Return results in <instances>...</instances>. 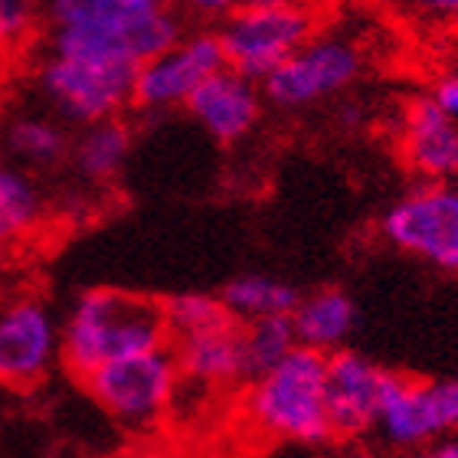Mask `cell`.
<instances>
[{
	"mask_svg": "<svg viewBox=\"0 0 458 458\" xmlns=\"http://www.w3.org/2000/svg\"><path fill=\"white\" fill-rule=\"evenodd\" d=\"M181 380V363L174 344H161L154 351L114 357L89 373L86 390L102 410L128 429H148L171 406Z\"/></svg>",
	"mask_w": 458,
	"mask_h": 458,
	"instance_id": "7",
	"label": "cell"
},
{
	"mask_svg": "<svg viewBox=\"0 0 458 458\" xmlns=\"http://www.w3.org/2000/svg\"><path fill=\"white\" fill-rule=\"evenodd\" d=\"M249 4H292V0H249Z\"/></svg>",
	"mask_w": 458,
	"mask_h": 458,
	"instance_id": "30",
	"label": "cell"
},
{
	"mask_svg": "<svg viewBox=\"0 0 458 458\" xmlns=\"http://www.w3.org/2000/svg\"><path fill=\"white\" fill-rule=\"evenodd\" d=\"M174 353L181 363V377L197 383H239L246 380V357H242V325L233 321L226 327H213L203 335H187L174 341Z\"/></svg>",
	"mask_w": 458,
	"mask_h": 458,
	"instance_id": "16",
	"label": "cell"
},
{
	"mask_svg": "<svg viewBox=\"0 0 458 458\" xmlns=\"http://www.w3.org/2000/svg\"><path fill=\"white\" fill-rule=\"evenodd\" d=\"M292 325H295L298 344L331 353L351 337L357 325V308H353V298L341 288H318L311 295L298 298Z\"/></svg>",
	"mask_w": 458,
	"mask_h": 458,
	"instance_id": "18",
	"label": "cell"
},
{
	"mask_svg": "<svg viewBox=\"0 0 458 458\" xmlns=\"http://www.w3.org/2000/svg\"><path fill=\"white\" fill-rule=\"evenodd\" d=\"M282 458H308V455H282Z\"/></svg>",
	"mask_w": 458,
	"mask_h": 458,
	"instance_id": "33",
	"label": "cell"
},
{
	"mask_svg": "<svg viewBox=\"0 0 458 458\" xmlns=\"http://www.w3.org/2000/svg\"><path fill=\"white\" fill-rule=\"evenodd\" d=\"M131 144H134V131L122 114L82 124L76 131V138H72V144H69V167L76 171L79 181L108 183L128 164Z\"/></svg>",
	"mask_w": 458,
	"mask_h": 458,
	"instance_id": "17",
	"label": "cell"
},
{
	"mask_svg": "<svg viewBox=\"0 0 458 458\" xmlns=\"http://www.w3.org/2000/svg\"><path fill=\"white\" fill-rule=\"evenodd\" d=\"M134 72V63L112 53L43 43L33 63V92L69 128H82L131 108Z\"/></svg>",
	"mask_w": 458,
	"mask_h": 458,
	"instance_id": "4",
	"label": "cell"
},
{
	"mask_svg": "<svg viewBox=\"0 0 458 458\" xmlns=\"http://www.w3.org/2000/svg\"><path fill=\"white\" fill-rule=\"evenodd\" d=\"M0 144L10 164H17L30 174H43L69 161V124L49 112V108H27V112L10 114Z\"/></svg>",
	"mask_w": 458,
	"mask_h": 458,
	"instance_id": "15",
	"label": "cell"
},
{
	"mask_svg": "<svg viewBox=\"0 0 458 458\" xmlns=\"http://www.w3.org/2000/svg\"><path fill=\"white\" fill-rule=\"evenodd\" d=\"M63 347V325L43 298L17 295L0 301V383L33 390L49 377Z\"/></svg>",
	"mask_w": 458,
	"mask_h": 458,
	"instance_id": "11",
	"label": "cell"
},
{
	"mask_svg": "<svg viewBox=\"0 0 458 458\" xmlns=\"http://www.w3.org/2000/svg\"><path fill=\"white\" fill-rule=\"evenodd\" d=\"M47 216V200L37 177L17 164H0V266L13 249L33 236Z\"/></svg>",
	"mask_w": 458,
	"mask_h": 458,
	"instance_id": "19",
	"label": "cell"
},
{
	"mask_svg": "<svg viewBox=\"0 0 458 458\" xmlns=\"http://www.w3.org/2000/svg\"><path fill=\"white\" fill-rule=\"evenodd\" d=\"M335 458H390V455H386V452H380V449H373V445H360V442L351 439Z\"/></svg>",
	"mask_w": 458,
	"mask_h": 458,
	"instance_id": "28",
	"label": "cell"
},
{
	"mask_svg": "<svg viewBox=\"0 0 458 458\" xmlns=\"http://www.w3.org/2000/svg\"><path fill=\"white\" fill-rule=\"evenodd\" d=\"M403 167L416 181H458V122L426 96H416L400 112Z\"/></svg>",
	"mask_w": 458,
	"mask_h": 458,
	"instance_id": "14",
	"label": "cell"
},
{
	"mask_svg": "<svg viewBox=\"0 0 458 458\" xmlns=\"http://www.w3.org/2000/svg\"><path fill=\"white\" fill-rule=\"evenodd\" d=\"M321 17L311 0L292 4H249L242 0L216 23L226 66L242 76L262 79L285 63L301 43L315 37Z\"/></svg>",
	"mask_w": 458,
	"mask_h": 458,
	"instance_id": "6",
	"label": "cell"
},
{
	"mask_svg": "<svg viewBox=\"0 0 458 458\" xmlns=\"http://www.w3.org/2000/svg\"><path fill=\"white\" fill-rule=\"evenodd\" d=\"M161 308L174 341L187 335H203V331H213V327H226L236 321L229 315V308L223 305L220 295H203V292L174 295L167 301H161Z\"/></svg>",
	"mask_w": 458,
	"mask_h": 458,
	"instance_id": "22",
	"label": "cell"
},
{
	"mask_svg": "<svg viewBox=\"0 0 458 458\" xmlns=\"http://www.w3.org/2000/svg\"><path fill=\"white\" fill-rule=\"evenodd\" d=\"M377 432L390 449H422L458 432V377L410 380L393 373L383 393Z\"/></svg>",
	"mask_w": 458,
	"mask_h": 458,
	"instance_id": "10",
	"label": "cell"
},
{
	"mask_svg": "<svg viewBox=\"0 0 458 458\" xmlns=\"http://www.w3.org/2000/svg\"><path fill=\"white\" fill-rule=\"evenodd\" d=\"M380 233L406 256L458 272V181H420L386 207Z\"/></svg>",
	"mask_w": 458,
	"mask_h": 458,
	"instance_id": "8",
	"label": "cell"
},
{
	"mask_svg": "<svg viewBox=\"0 0 458 458\" xmlns=\"http://www.w3.org/2000/svg\"><path fill=\"white\" fill-rule=\"evenodd\" d=\"M262 82L223 66L187 102V114L220 144H239L256 131L266 114Z\"/></svg>",
	"mask_w": 458,
	"mask_h": 458,
	"instance_id": "13",
	"label": "cell"
},
{
	"mask_svg": "<svg viewBox=\"0 0 458 458\" xmlns=\"http://www.w3.org/2000/svg\"><path fill=\"white\" fill-rule=\"evenodd\" d=\"M416 23L429 27H458V0H393Z\"/></svg>",
	"mask_w": 458,
	"mask_h": 458,
	"instance_id": "24",
	"label": "cell"
},
{
	"mask_svg": "<svg viewBox=\"0 0 458 458\" xmlns=\"http://www.w3.org/2000/svg\"><path fill=\"white\" fill-rule=\"evenodd\" d=\"M161 344H171L161 301L118 288H92L69 308L59 357L69 373L86 380L96 367L114 357L154 351Z\"/></svg>",
	"mask_w": 458,
	"mask_h": 458,
	"instance_id": "2",
	"label": "cell"
},
{
	"mask_svg": "<svg viewBox=\"0 0 458 458\" xmlns=\"http://www.w3.org/2000/svg\"><path fill=\"white\" fill-rule=\"evenodd\" d=\"M292 347H298L292 315L256 318L242 325V357H246V383L272 370Z\"/></svg>",
	"mask_w": 458,
	"mask_h": 458,
	"instance_id": "21",
	"label": "cell"
},
{
	"mask_svg": "<svg viewBox=\"0 0 458 458\" xmlns=\"http://www.w3.org/2000/svg\"><path fill=\"white\" fill-rule=\"evenodd\" d=\"M239 4H242V0H181V10H183V17H193V20H200V23L216 27V23H220L223 17H229Z\"/></svg>",
	"mask_w": 458,
	"mask_h": 458,
	"instance_id": "25",
	"label": "cell"
},
{
	"mask_svg": "<svg viewBox=\"0 0 458 458\" xmlns=\"http://www.w3.org/2000/svg\"><path fill=\"white\" fill-rule=\"evenodd\" d=\"M367 49L344 30H321L262 79L266 102L278 112L325 106L360 82Z\"/></svg>",
	"mask_w": 458,
	"mask_h": 458,
	"instance_id": "5",
	"label": "cell"
},
{
	"mask_svg": "<svg viewBox=\"0 0 458 458\" xmlns=\"http://www.w3.org/2000/svg\"><path fill=\"white\" fill-rule=\"evenodd\" d=\"M429 98L458 122V72H442L429 89Z\"/></svg>",
	"mask_w": 458,
	"mask_h": 458,
	"instance_id": "26",
	"label": "cell"
},
{
	"mask_svg": "<svg viewBox=\"0 0 458 458\" xmlns=\"http://www.w3.org/2000/svg\"><path fill=\"white\" fill-rule=\"evenodd\" d=\"M412 458H458V432L442 436V439L429 442V445H422V449H416Z\"/></svg>",
	"mask_w": 458,
	"mask_h": 458,
	"instance_id": "27",
	"label": "cell"
},
{
	"mask_svg": "<svg viewBox=\"0 0 458 458\" xmlns=\"http://www.w3.org/2000/svg\"><path fill=\"white\" fill-rule=\"evenodd\" d=\"M161 4H174V7H177V4H181V0H161Z\"/></svg>",
	"mask_w": 458,
	"mask_h": 458,
	"instance_id": "31",
	"label": "cell"
},
{
	"mask_svg": "<svg viewBox=\"0 0 458 458\" xmlns=\"http://www.w3.org/2000/svg\"><path fill=\"white\" fill-rule=\"evenodd\" d=\"M390 377V370H383L380 363L367 360L357 351L337 347L327 353V412L335 439L351 442L377 429Z\"/></svg>",
	"mask_w": 458,
	"mask_h": 458,
	"instance_id": "12",
	"label": "cell"
},
{
	"mask_svg": "<svg viewBox=\"0 0 458 458\" xmlns=\"http://www.w3.org/2000/svg\"><path fill=\"white\" fill-rule=\"evenodd\" d=\"M223 66H226V56H223L216 27L200 23L193 30H183L171 47L138 66L131 108H138L141 114H167L187 108L193 92Z\"/></svg>",
	"mask_w": 458,
	"mask_h": 458,
	"instance_id": "9",
	"label": "cell"
},
{
	"mask_svg": "<svg viewBox=\"0 0 458 458\" xmlns=\"http://www.w3.org/2000/svg\"><path fill=\"white\" fill-rule=\"evenodd\" d=\"M0 164H4V144H0Z\"/></svg>",
	"mask_w": 458,
	"mask_h": 458,
	"instance_id": "32",
	"label": "cell"
},
{
	"mask_svg": "<svg viewBox=\"0 0 458 458\" xmlns=\"http://www.w3.org/2000/svg\"><path fill=\"white\" fill-rule=\"evenodd\" d=\"M43 23L39 0H0V56L17 53Z\"/></svg>",
	"mask_w": 458,
	"mask_h": 458,
	"instance_id": "23",
	"label": "cell"
},
{
	"mask_svg": "<svg viewBox=\"0 0 458 458\" xmlns=\"http://www.w3.org/2000/svg\"><path fill=\"white\" fill-rule=\"evenodd\" d=\"M124 458H161V455H154V452H138V455H124Z\"/></svg>",
	"mask_w": 458,
	"mask_h": 458,
	"instance_id": "29",
	"label": "cell"
},
{
	"mask_svg": "<svg viewBox=\"0 0 458 458\" xmlns=\"http://www.w3.org/2000/svg\"><path fill=\"white\" fill-rule=\"evenodd\" d=\"M246 416L262 436L301 449L335 439L327 412V353L298 344L262 377L249 380Z\"/></svg>",
	"mask_w": 458,
	"mask_h": 458,
	"instance_id": "3",
	"label": "cell"
},
{
	"mask_svg": "<svg viewBox=\"0 0 458 458\" xmlns=\"http://www.w3.org/2000/svg\"><path fill=\"white\" fill-rule=\"evenodd\" d=\"M223 305L229 308V315L236 318L239 325L256 321V318H272V315H292L298 305V288L282 282L266 272H246L226 282L220 292Z\"/></svg>",
	"mask_w": 458,
	"mask_h": 458,
	"instance_id": "20",
	"label": "cell"
},
{
	"mask_svg": "<svg viewBox=\"0 0 458 458\" xmlns=\"http://www.w3.org/2000/svg\"><path fill=\"white\" fill-rule=\"evenodd\" d=\"M43 43L112 53L134 66L187 30L181 7L161 0H43Z\"/></svg>",
	"mask_w": 458,
	"mask_h": 458,
	"instance_id": "1",
	"label": "cell"
}]
</instances>
